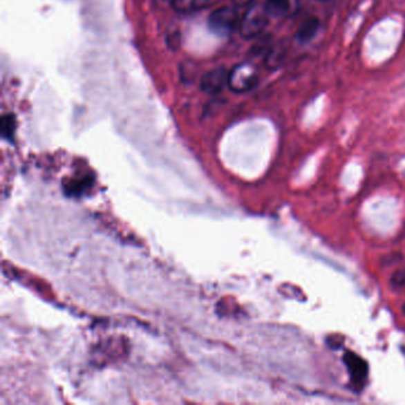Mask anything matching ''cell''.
<instances>
[{"label": "cell", "mask_w": 405, "mask_h": 405, "mask_svg": "<svg viewBox=\"0 0 405 405\" xmlns=\"http://www.w3.org/2000/svg\"><path fill=\"white\" fill-rule=\"evenodd\" d=\"M343 361L346 364L350 373V380L355 386L361 388L365 382L368 379V364L360 358L359 355H355L353 352H346L343 355Z\"/></svg>", "instance_id": "cell-5"}, {"label": "cell", "mask_w": 405, "mask_h": 405, "mask_svg": "<svg viewBox=\"0 0 405 405\" xmlns=\"http://www.w3.org/2000/svg\"><path fill=\"white\" fill-rule=\"evenodd\" d=\"M239 24L241 21L238 18L236 10L229 6H224L216 10L208 19V26L211 31H214L218 35H224V36L232 34Z\"/></svg>", "instance_id": "cell-3"}, {"label": "cell", "mask_w": 405, "mask_h": 405, "mask_svg": "<svg viewBox=\"0 0 405 405\" xmlns=\"http://www.w3.org/2000/svg\"><path fill=\"white\" fill-rule=\"evenodd\" d=\"M211 0H173V9L182 13L196 12L206 8Z\"/></svg>", "instance_id": "cell-6"}, {"label": "cell", "mask_w": 405, "mask_h": 405, "mask_svg": "<svg viewBox=\"0 0 405 405\" xmlns=\"http://www.w3.org/2000/svg\"><path fill=\"white\" fill-rule=\"evenodd\" d=\"M270 13L266 8L265 3H256L251 5L245 15L241 18L239 30L241 36L244 38L257 37L258 35L263 32L269 21Z\"/></svg>", "instance_id": "cell-1"}, {"label": "cell", "mask_w": 405, "mask_h": 405, "mask_svg": "<svg viewBox=\"0 0 405 405\" xmlns=\"http://www.w3.org/2000/svg\"><path fill=\"white\" fill-rule=\"evenodd\" d=\"M284 59H285V48L279 46L271 49L269 55L266 57L265 64L269 69H277L283 64Z\"/></svg>", "instance_id": "cell-9"}, {"label": "cell", "mask_w": 405, "mask_h": 405, "mask_svg": "<svg viewBox=\"0 0 405 405\" xmlns=\"http://www.w3.org/2000/svg\"><path fill=\"white\" fill-rule=\"evenodd\" d=\"M254 0H233V4L236 5V6H246V5L251 4Z\"/></svg>", "instance_id": "cell-10"}, {"label": "cell", "mask_w": 405, "mask_h": 405, "mask_svg": "<svg viewBox=\"0 0 405 405\" xmlns=\"http://www.w3.org/2000/svg\"><path fill=\"white\" fill-rule=\"evenodd\" d=\"M319 29V21L315 18L312 19H307V21H304L302 26L299 29L297 32V38L301 42H308L310 41L315 34L317 32Z\"/></svg>", "instance_id": "cell-8"}, {"label": "cell", "mask_w": 405, "mask_h": 405, "mask_svg": "<svg viewBox=\"0 0 405 405\" xmlns=\"http://www.w3.org/2000/svg\"><path fill=\"white\" fill-rule=\"evenodd\" d=\"M403 310H404V312H405V304H404V307H403Z\"/></svg>", "instance_id": "cell-11"}, {"label": "cell", "mask_w": 405, "mask_h": 405, "mask_svg": "<svg viewBox=\"0 0 405 405\" xmlns=\"http://www.w3.org/2000/svg\"><path fill=\"white\" fill-rule=\"evenodd\" d=\"M258 84L257 68L251 64H241L228 75V87L234 93H246Z\"/></svg>", "instance_id": "cell-2"}, {"label": "cell", "mask_w": 405, "mask_h": 405, "mask_svg": "<svg viewBox=\"0 0 405 405\" xmlns=\"http://www.w3.org/2000/svg\"><path fill=\"white\" fill-rule=\"evenodd\" d=\"M228 75L229 72H227L225 68L211 69L201 77L200 87L205 93H221L225 87H228Z\"/></svg>", "instance_id": "cell-4"}, {"label": "cell", "mask_w": 405, "mask_h": 405, "mask_svg": "<svg viewBox=\"0 0 405 405\" xmlns=\"http://www.w3.org/2000/svg\"><path fill=\"white\" fill-rule=\"evenodd\" d=\"M265 5L270 16L281 17L292 11V0H266Z\"/></svg>", "instance_id": "cell-7"}]
</instances>
